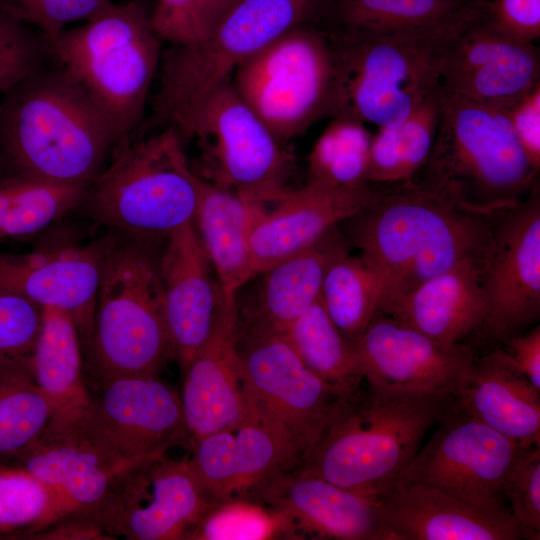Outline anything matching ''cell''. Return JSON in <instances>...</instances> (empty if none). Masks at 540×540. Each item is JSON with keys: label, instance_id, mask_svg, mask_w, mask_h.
Masks as SVG:
<instances>
[{"label": "cell", "instance_id": "cell-21", "mask_svg": "<svg viewBox=\"0 0 540 540\" xmlns=\"http://www.w3.org/2000/svg\"><path fill=\"white\" fill-rule=\"evenodd\" d=\"M80 410L57 412L12 464L58 488L84 510L97 504L124 470L144 458L117 454L88 429Z\"/></svg>", "mask_w": 540, "mask_h": 540}, {"label": "cell", "instance_id": "cell-38", "mask_svg": "<svg viewBox=\"0 0 540 540\" xmlns=\"http://www.w3.org/2000/svg\"><path fill=\"white\" fill-rule=\"evenodd\" d=\"M77 510L58 488L19 466L0 463V535L30 537Z\"/></svg>", "mask_w": 540, "mask_h": 540}, {"label": "cell", "instance_id": "cell-34", "mask_svg": "<svg viewBox=\"0 0 540 540\" xmlns=\"http://www.w3.org/2000/svg\"><path fill=\"white\" fill-rule=\"evenodd\" d=\"M439 99L440 90L400 124L379 128L371 141L366 173L368 183L401 184L414 179L422 170L435 139Z\"/></svg>", "mask_w": 540, "mask_h": 540}, {"label": "cell", "instance_id": "cell-39", "mask_svg": "<svg viewBox=\"0 0 540 540\" xmlns=\"http://www.w3.org/2000/svg\"><path fill=\"white\" fill-rule=\"evenodd\" d=\"M372 137L365 124L358 120L331 118L310 152L308 181L339 188L367 184Z\"/></svg>", "mask_w": 540, "mask_h": 540}, {"label": "cell", "instance_id": "cell-43", "mask_svg": "<svg viewBox=\"0 0 540 540\" xmlns=\"http://www.w3.org/2000/svg\"><path fill=\"white\" fill-rule=\"evenodd\" d=\"M112 0H5L1 9L36 28L50 43L76 21H87Z\"/></svg>", "mask_w": 540, "mask_h": 540}, {"label": "cell", "instance_id": "cell-5", "mask_svg": "<svg viewBox=\"0 0 540 540\" xmlns=\"http://www.w3.org/2000/svg\"><path fill=\"white\" fill-rule=\"evenodd\" d=\"M537 174L506 109L440 89L434 143L415 180L467 209L494 214L534 189Z\"/></svg>", "mask_w": 540, "mask_h": 540}, {"label": "cell", "instance_id": "cell-15", "mask_svg": "<svg viewBox=\"0 0 540 540\" xmlns=\"http://www.w3.org/2000/svg\"><path fill=\"white\" fill-rule=\"evenodd\" d=\"M487 319L481 331L497 343L519 334L540 313V201L528 199L494 218L480 264Z\"/></svg>", "mask_w": 540, "mask_h": 540}, {"label": "cell", "instance_id": "cell-51", "mask_svg": "<svg viewBox=\"0 0 540 540\" xmlns=\"http://www.w3.org/2000/svg\"><path fill=\"white\" fill-rule=\"evenodd\" d=\"M5 0H0V6L2 5V3L4 2Z\"/></svg>", "mask_w": 540, "mask_h": 540}, {"label": "cell", "instance_id": "cell-9", "mask_svg": "<svg viewBox=\"0 0 540 540\" xmlns=\"http://www.w3.org/2000/svg\"><path fill=\"white\" fill-rule=\"evenodd\" d=\"M320 0H244L209 35L162 49L151 97L152 128L173 125L230 79L246 59L287 30L313 22Z\"/></svg>", "mask_w": 540, "mask_h": 540}, {"label": "cell", "instance_id": "cell-25", "mask_svg": "<svg viewBox=\"0 0 540 540\" xmlns=\"http://www.w3.org/2000/svg\"><path fill=\"white\" fill-rule=\"evenodd\" d=\"M193 222L166 238L160 256L165 319L181 372L214 330L222 291Z\"/></svg>", "mask_w": 540, "mask_h": 540}, {"label": "cell", "instance_id": "cell-1", "mask_svg": "<svg viewBox=\"0 0 540 540\" xmlns=\"http://www.w3.org/2000/svg\"><path fill=\"white\" fill-rule=\"evenodd\" d=\"M376 186V200L351 219L360 256L383 283L379 310L463 261H482L497 213L467 209L415 179Z\"/></svg>", "mask_w": 540, "mask_h": 540}, {"label": "cell", "instance_id": "cell-27", "mask_svg": "<svg viewBox=\"0 0 540 540\" xmlns=\"http://www.w3.org/2000/svg\"><path fill=\"white\" fill-rule=\"evenodd\" d=\"M347 253L337 229L311 246L279 261L261 275L248 305L238 307L239 332L282 335L320 297L331 264Z\"/></svg>", "mask_w": 540, "mask_h": 540}, {"label": "cell", "instance_id": "cell-10", "mask_svg": "<svg viewBox=\"0 0 540 540\" xmlns=\"http://www.w3.org/2000/svg\"><path fill=\"white\" fill-rule=\"evenodd\" d=\"M172 126L194 140L202 179L265 209L286 190L292 157L234 89L231 78L188 109Z\"/></svg>", "mask_w": 540, "mask_h": 540}, {"label": "cell", "instance_id": "cell-20", "mask_svg": "<svg viewBox=\"0 0 540 540\" xmlns=\"http://www.w3.org/2000/svg\"><path fill=\"white\" fill-rule=\"evenodd\" d=\"M377 196V186L370 183L339 188L308 181L301 188H289L254 213L249 236L253 277L311 246L338 223L369 207Z\"/></svg>", "mask_w": 540, "mask_h": 540}, {"label": "cell", "instance_id": "cell-2", "mask_svg": "<svg viewBox=\"0 0 540 540\" xmlns=\"http://www.w3.org/2000/svg\"><path fill=\"white\" fill-rule=\"evenodd\" d=\"M119 141L107 116L58 61L0 97L2 174L89 186Z\"/></svg>", "mask_w": 540, "mask_h": 540}, {"label": "cell", "instance_id": "cell-23", "mask_svg": "<svg viewBox=\"0 0 540 540\" xmlns=\"http://www.w3.org/2000/svg\"><path fill=\"white\" fill-rule=\"evenodd\" d=\"M222 294L214 330L182 372L180 398L190 443L233 427L251 413L236 350L237 294Z\"/></svg>", "mask_w": 540, "mask_h": 540}, {"label": "cell", "instance_id": "cell-41", "mask_svg": "<svg viewBox=\"0 0 540 540\" xmlns=\"http://www.w3.org/2000/svg\"><path fill=\"white\" fill-rule=\"evenodd\" d=\"M55 61L38 30L0 8V97Z\"/></svg>", "mask_w": 540, "mask_h": 540}, {"label": "cell", "instance_id": "cell-18", "mask_svg": "<svg viewBox=\"0 0 540 540\" xmlns=\"http://www.w3.org/2000/svg\"><path fill=\"white\" fill-rule=\"evenodd\" d=\"M365 382L378 387L453 396L476 355L376 313L354 343Z\"/></svg>", "mask_w": 540, "mask_h": 540}, {"label": "cell", "instance_id": "cell-30", "mask_svg": "<svg viewBox=\"0 0 540 540\" xmlns=\"http://www.w3.org/2000/svg\"><path fill=\"white\" fill-rule=\"evenodd\" d=\"M452 398L496 432L519 442H540V390L500 348L475 357Z\"/></svg>", "mask_w": 540, "mask_h": 540}, {"label": "cell", "instance_id": "cell-28", "mask_svg": "<svg viewBox=\"0 0 540 540\" xmlns=\"http://www.w3.org/2000/svg\"><path fill=\"white\" fill-rule=\"evenodd\" d=\"M480 261L466 260L392 301L377 313L444 344H463L487 319Z\"/></svg>", "mask_w": 540, "mask_h": 540}, {"label": "cell", "instance_id": "cell-40", "mask_svg": "<svg viewBox=\"0 0 540 540\" xmlns=\"http://www.w3.org/2000/svg\"><path fill=\"white\" fill-rule=\"evenodd\" d=\"M187 540L301 539L281 512L246 496H234L211 507L189 532Z\"/></svg>", "mask_w": 540, "mask_h": 540}, {"label": "cell", "instance_id": "cell-22", "mask_svg": "<svg viewBox=\"0 0 540 540\" xmlns=\"http://www.w3.org/2000/svg\"><path fill=\"white\" fill-rule=\"evenodd\" d=\"M102 239L60 243L25 254H0V292L66 311L86 347L94 325Z\"/></svg>", "mask_w": 540, "mask_h": 540}, {"label": "cell", "instance_id": "cell-24", "mask_svg": "<svg viewBox=\"0 0 540 540\" xmlns=\"http://www.w3.org/2000/svg\"><path fill=\"white\" fill-rule=\"evenodd\" d=\"M246 497L287 516L301 539L385 540L378 500L295 466L264 481Z\"/></svg>", "mask_w": 540, "mask_h": 540}, {"label": "cell", "instance_id": "cell-17", "mask_svg": "<svg viewBox=\"0 0 540 540\" xmlns=\"http://www.w3.org/2000/svg\"><path fill=\"white\" fill-rule=\"evenodd\" d=\"M88 429L127 459L189 447L180 395L158 376L114 380L80 410Z\"/></svg>", "mask_w": 540, "mask_h": 540}, {"label": "cell", "instance_id": "cell-19", "mask_svg": "<svg viewBox=\"0 0 540 540\" xmlns=\"http://www.w3.org/2000/svg\"><path fill=\"white\" fill-rule=\"evenodd\" d=\"M189 469L215 504L246 496L274 475L293 467L300 454L272 421L251 412L239 424L190 443Z\"/></svg>", "mask_w": 540, "mask_h": 540}, {"label": "cell", "instance_id": "cell-46", "mask_svg": "<svg viewBox=\"0 0 540 540\" xmlns=\"http://www.w3.org/2000/svg\"><path fill=\"white\" fill-rule=\"evenodd\" d=\"M485 19L503 35L535 44L540 37V0H485Z\"/></svg>", "mask_w": 540, "mask_h": 540}, {"label": "cell", "instance_id": "cell-12", "mask_svg": "<svg viewBox=\"0 0 540 540\" xmlns=\"http://www.w3.org/2000/svg\"><path fill=\"white\" fill-rule=\"evenodd\" d=\"M419 448L395 486L418 483L438 489L493 516L512 515L504 478L523 443L464 413L453 401Z\"/></svg>", "mask_w": 540, "mask_h": 540}, {"label": "cell", "instance_id": "cell-31", "mask_svg": "<svg viewBox=\"0 0 540 540\" xmlns=\"http://www.w3.org/2000/svg\"><path fill=\"white\" fill-rule=\"evenodd\" d=\"M257 209L233 191L199 176L193 222H197V233L224 294H237L254 278L249 236Z\"/></svg>", "mask_w": 540, "mask_h": 540}, {"label": "cell", "instance_id": "cell-52", "mask_svg": "<svg viewBox=\"0 0 540 540\" xmlns=\"http://www.w3.org/2000/svg\"><path fill=\"white\" fill-rule=\"evenodd\" d=\"M473 1H480V0H473Z\"/></svg>", "mask_w": 540, "mask_h": 540}, {"label": "cell", "instance_id": "cell-11", "mask_svg": "<svg viewBox=\"0 0 540 540\" xmlns=\"http://www.w3.org/2000/svg\"><path fill=\"white\" fill-rule=\"evenodd\" d=\"M231 82L274 137L285 144L327 117L332 60L325 31L312 22L287 30L242 62Z\"/></svg>", "mask_w": 540, "mask_h": 540}, {"label": "cell", "instance_id": "cell-49", "mask_svg": "<svg viewBox=\"0 0 540 540\" xmlns=\"http://www.w3.org/2000/svg\"><path fill=\"white\" fill-rule=\"evenodd\" d=\"M243 1L202 0L200 10L201 39L209 35Z\"/></svg>", "mask_w": 540, "mask_h": 540}, {"label": "cell", "instance_id": "cell-16", "mask_svg": "<svg viewBox=\"0 0 540 540\" xmlns=\"http://www.w3.org/2000/svg\"><path fill=\"white\" fill-rule=\"evenodd\" d=\"M441 89L508 109L540 84V52L534 43L494 29L483 11L447 37L440 51Z\"/></svg>", "mask_w": 540, "mask_h": 540}, {"label": "cell", "instance_id": "cell-48", "mask_svg": "<svg viewBox=\"0 0 540 540\" xmlns=\"http://www.w3.org/2000/svg\"><path fill=\"white\" fill-rule=\"evenodd\" d=\"M500 348L527 379L540 390V327L514 335Z\"/></svg>", "mask_w": 540, "mask_h": 540}, {"label": "cell", "instance_id": "cell-32", "mask_svg": "<svg viewBox=\"0 0 540 540\" xmlns=\"http://www.w3.org/2000/svg\"><path fill=\"white\" fill-rule=\"evenodd\" d=\"M34 380L57 412L85 408L90 395L83 374V351L72 317L44 306L40 331L30 356Z\"/></svg>", "mask_w": 540, "mask_h": 540}, {"label": "cell", "instance_id": "cell-37", "mask_svg": "<svg viewBox=\"0 0 540 540\" xmlns=\"http://www.w3.org/2000/svg\"><path fill=\"white\" fill-rule=\"evenodd\" d=\"M382 295L374 269L361 256L346 253L328 268L320 298L336 328L354 345L378 312Z\"/></svg>", "mask_w": 540, "mask_h": 540}, {"label": "cell", "instance_id": "cell-6", "mask_svg": "<svg viewBox=\"0 0 540 540\" xmlns=\"http://www.w3.org/2000/svg\"><path fill=\"white\" fill-rule=\"evenodd\" d=\"M198 198L199 176L169 125L119 141L78 209L109 230L167 238L193 222Z\"/></svg>", "mask_w": 540, "mask_h": 540}, {"label": "cell", "instance_id": "cell-7", "mask_svg": "<svg viewBox=\"0 0 540 540\" xmlns=\"http://www.w3.org/2000/svg\"><path fill=\"white\" fill-rule=\"evenodd\" d=\"M152 0L111 2L50 42L57 61L86 90L123 138L136 133L156 77L162 41L151 23Z\"/></svg>", "mask_w": 540, "mask_h": 540}, {"label": "cell", "instance_id": "cell-45", "mask_svg": "<svg viewBox=\"0 0 540 540\" xmlns=\"http://www.w3.org/2000/svg\"><path fill=\"white\" fill-rule=\"evenodd\" d=\"M202 0H152L151 23L167 45H185L202 38Z\"/></svg>", "mask_w": 540, "mask_h": 540}, {"label": "cell", "instance_id": "cell-13", "mask_svg": "<svg viewBox=\"0 0 540 540\" xmlns=\"http://www.w3.org/2000/svg\"><path fill=\"white\" fill-rule=\"evenodd\" d=\"M214 505L187 458L174 460L164 453L132 464L97 504L77 511L109 539L180 540Z\"/></svg>", "mask_w": 540, "mask_h": 540}, {"label": "cell", "instance_id": "cell-14", "mask_svg": "<svg viewBox=\"0 0 540 540\" xmlns=\"http://www.w3.org/2000/svg\"><path fill=\"white\" fill-rule=\"evenodd\" d=\"M236 350L251 411L281 428L301 456L319 439L342 397L303 364L283 335L238 330Z\"/></svg>", "mask_w": 540, "mask_h": 540}, {"label": "cell", "instance_id": "cell-42", "mask_svg": "<svg viewBox=\"0 0 540 540\" xmlns=\"http://www.w3.org/2000/svg\"><path fill=\"white\" fill-rule=\"evenodd\" d=\"M503 493L526 539H540V442L522 444L505 475Z\"/></svg>", "mask_w": 540, "mask_h": 540}, {"label": "cell", "instance_id": "cell-44", "mask_svg": "<svg viewBox=\"0 0 540 540\" xmlns=\"http://www.w3.org/2000/svg\"><path fill=\"white\" fill-rule=\"evenodd\" d=\"M43 307L26 297L0 292V358L31 356Z\"/></svg>", "mask_w": 540, "mask_h": 540}, {"label": "cell", "instance_id": "cell-3", "mask_svg": "<svg viewBox=\"0 0 540 540\" xmlns=\"http://www.w3.org/2000/svg\"><path fill=\"white\" fill-rule=\"evenodd\" d=\"M365 384L339 401L319 439L294 466L378 500L393 488L452 397Z\"/></svg>", "mask_w": 540, "mask_h": 540}, {"label": "cell", "instance_id": "cell-35", "mask_svg": "<svg viewBox=\"0 0 540 540\" xmlns=\"http://www.w3.org/2000/svg\"><path fill=\"white\" fill-rule=\"evenodd\" d=\"M56 413L34 380L30 356L0 358V463L12 464Z\"/></svg>", "mask_w": 540, "mask_h": 540}, {"label": "cell", "instance_id": "cell-26", "mask_svg": "<svg viewBox=\"0 0 540 540\" xmlns=\"http://www.w3.org/2000/svg\"><path fill=\"white\" fill-rule=\"evenodd\" d=\"M385 540L526 539L512 515L493 516L438 489L412 483L378 499Z\"/></svg>", "mask_w": 540, "mask_h": 540}, {"label": "cell", "instance_id": "cell-33", "mask_svg": "<svg viewBox=\"0 0 540 540\" xmlns=\"http://www.w3.org/2000/svg\"><path fill=\"white\" fill-rule=\"evenodd\" d=\"M303 364L342 398L365 383L355 347L330 319L319 297L282 334Z\"/></svg>", "mask_w": 540, "mask_h": 540}, {"label": "cell", "instance_id": "cell-29", "mask_svg": "<svg viewBox=\"0 0 540 540\" xmlns=\"http://www.w3.org/2000/svg\"><path fill=\"white\" fill-rule=\"evenodd\" d=\"M485 0H320L314 24L324 31L372 36H446L484 8Z\"/></svg>", "mask_w": 540, "mask_h": 540}, {"label": "cell", "instance_id": "cell-47", "mask_svg": "<svg viewBox=\"0 0 540 540\" xmlns=\"http://www.w3.org/2000/svg\"><path fill=\"white\" fill-rule=\"evenodd\" d=\"M513 131L532 166L540 168V84L507 109Z\"/></svg>", "mask_w": 540, "mask_h": 540}, {"label": "cell", "instance_id": "cell-36", "mask_svg": "<svg viewBox=\"0 0 540 540\" xmlns=\"http://www.w3.org/2000/svg\"><path fill=\"white\" fill-rule=\"evenodd\" d=\"M87 187L30 174L0 175V239L36 233L78 209Z\"/></svg>", "mask_w": 540, "mask_h": 540}, {"label": "cell", "instance_id": "cell-4", "mask_svg": "<svg viewBox=\"0 0 540 540\" xmlns=\"http://www.w3.org/2000/svg\"><path fill=\"white\" fill-rule=\"evenodd\" d=\"M101 239L95 319L83 349L90 394L120 378L157 376L175 360L154 238L110 230Z\"/></svg>", "mask_w": 540, "mask_h": 540}, {"label": "cell", "instance_id": "cell-50", "mask_svg": "<svg viewBox=\"0 0 540 540\" xmlns=\"http://www.w3.org/2000/svg\"><path fill=\"white\" fill-rule=\"evenodd\" d=\"M0 175H2L1 162H0Z\"/></svg>", "mask_w": 540, "mask_h": 540}, {"label": "cell", "instance_id": "cell-8", "mask_svg": "<svg viewBox=\"0 0 540 540\" xmlns=\"http://www.w3.org/2000/svg\"><path fill=\"white\" fill-rule=\"evenodd\" d=\"M332 60L327 117L391 127L440 90L446 36H372L325 31ZM455 33V32H454Z\"/></svg>", "mask_w": 540, "mask_h": 540}]
</instances>
